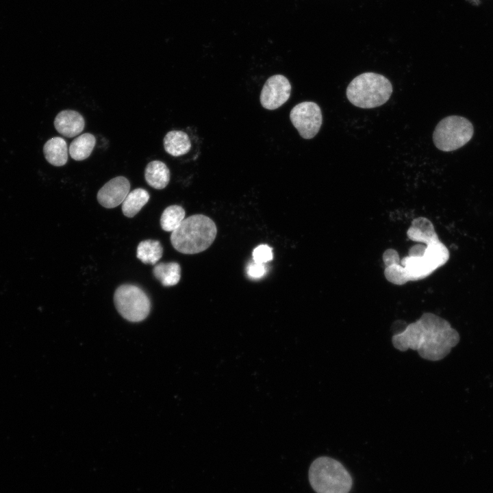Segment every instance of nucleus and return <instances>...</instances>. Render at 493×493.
<instances>
[{"label": "nucleus", "mask_w": 493, "mask_h": 493, "mask_svg": "<svg viewBox=\"0 0 493 493\" xmlns=\"http://www.w3.org/2000/svg\"><path fill=\"white\" fill-rule=\"evenodd\" d=\"M459 340V333L446 320L431 313H425L392 337L396 349L416 351L422 358L430 361L444 359Z\"/></svg>", "instance_id": "f257e3e1"}, {"label": "nucleus", "mask_w": 493, "mask_h": 493, "mask_svg": "<svg viewBox=\"0 0 493 493\" xmlns=\"http://www.w3.org/2000/svg\"><path fill=\"white\" fill-rule=\"evenodd\" d=\"M217 228L214 222L203 214H194L182 221L172 231L173 246L184 254H196L208 249L214 241Z\"/></svg>", "instance_id": "f03ea898"}, {"label": "nucleus", "mask_w": 493, "mask_h": 493, "mask_svg": "<svg viewBox=\"0 0 493 493\" xmlns=\"http://www.w3.org/2000/svg\"><path fill=\"white\" fill-rule=\"evenodd\" d=\"M392 92L391 82L383 75L372 72L355 77L349 84V101L361 108H374L386 103Z\"/></svg>", "instance_id": "7ed1b4c3"}, {"label": "nucleus", "mask_w": 493, "mask_h": 493, "mask_svg": "<svg viewBox=\"0 0 493 493\" xmlns=\"http://www.w3.org/2000/svg\"><path fill=\"white\" fill-rule=\"evenodd\" d=\"M308 477L316 493H349L352 478L344 466L338 460L322 456L311 464Z\"/></svg>", "instance_id": "20e7f679"}, {"label": "nucleus", "mask_w": 493, "mask_h": 493, "mask_svg": "<svg viewBox=\"0 0 493 493\" xmlns=\"http://www.w3.org/2000/svg\"><path fill=\"white\" fill-rule=\"evenodd\" d=\"M474 129L466 118L452 115L442 119L436 125L433 140L443 151H452L465 145L472 137Z\"/></svg>", "instance_id": "39448f33"}, {"label": "nucleus", "mask_w": 493, "mask_h": 493, "mask_svg": "<svg viewBox=\"0 0 493 493\" xmlns=\"http://www.w3.org/2000/svg\"><path fill=\"white\" fill-rule=\"evenodd\" d=\"M114 301L118 313L130 322L145 319L151 309V302L147 294L138 286L123 284L114 292Z\"/></svg>", "instance_id": "423d86ee"}, {"label": "nucleus", "mask_w": 493, "mask_h": 493, "mask_svg": "<svg viewBox=\"0 0 493 493\" xmlns=\"http://www.w3.org/2000/svg\"><path fill=\"white\" fill-rule=\"evenodd\" d=\"M292 124L304 139L313 138L323 123L322 112L312 101H303L292 108L290 112Z\"/></svg>", "instance_id": "0eeeda50"}, {"label": "nucleus", "mask_w": 493, "mask_h": 493, "mask_svg": "<svg viewBox=\"0 0 493 493\" xmlns=\"http://www.w3.org/2000/svg\"><path fill=\"white\" fill-rule=\"evenodd\" d=\"M291 85L282 75H274L265 82L261 90L260 101L262 106L273 110L279 108L289 99Z\"/></svg>", "instance_id": "6e6552de"}, {"label": "nucleus", "mask_w": 493, "mask_h": 493, "mask_svg": "<svg viewBox=\"0 0 493 493\" xmlns=\"http://www.w3.org/2000/svg\"><path fill=\"white\" fill-rule=\"evenodd\" d=\"M130 190V183L123 176H117L105 183L98 191V202L104 207L113 208L123 203Z\"/></svg>", "instance_id": "1a4fd4ad"}, {"label": "nucleus", "mask_w": 493, "mask_h": 493, "mask_svg": "<svg viewBox=\"0 0 493 493\" xmlns=\"http://www.w3.org/2000/svg\"><path fill=\"white\" fill-rule=\"evenodd\" d=\"M55 129L64 137L73 138L80 134L84 129L85 121L82 115L73 110L60 111L54 119Z\"/></svg>", "instance_id": "9d476101"}, {"label": "nucleus", "mask_w": 493, "mask_h": 493, "mask_svg": "<svg viewBox=\"0 0 493 493\" xmlns=\"http://www.w3.org/2000/svg\"><path fill=\"white\" fill-rule=\"evenodd\" d=\"M68 151L65 140L58 136L48 140L43 147L45 159L50 164L55 166H62L66 164Z\"/></svg>", "instance_id": "9b49d317"}, {"label": "nucleus", "mask_w": 493, "mask_h": 493, "mask_svg": "<svg viewBox=\"0 0 493 493\" xmlns=\"http://www.w3.org/2000/svg\"><path fill=\"white\" fill-rule=\"evenodd\" d=\"M144 178L150 186L161 190L164 188L170 181V170L162 161L153 160L146 166Z\"/></svg>", "instance_id": "f8f14e48"}, {"label": "nucleus", "mask_w": 493, "mask_h": 493, "mask_svg": "<svg viewBox=\"0 0 493 493\" xmlns=\"http://www.w3.org/2000/svg\"><path fill=\"white\" fill-rule=\"evenodd\" d=\"M164 150L174 157L187 153L191 148V142L188 134L180 130L168 131L163 139Z\"/></svg>", "instance_id": "ddd939ff"}, {"label": "nucleus", "mask_w": 493, "mask_h": 493, "mask_svg": "<svg viewBox=\"0 0 493 493\" xmlns=\"http://www.w3.org/2000/svg\"><path fill=\"white\" fill-rule=\"evenodd\" d=\"M95 144L96 138L94 135L90 133L82 134L71 142L68 153L74 160H84L90 155Z\"/></svg>", "instance_id": "4468645a"}, {"label": "nucleus", "mask_w": 493, "mask_h": 493, "mask_svg": "<svg viewBox=\"0 0 493 493\" xmlns=\"http://www.w3.org/2000/svg\"><path fill=\"white\" fill-rule=\"evenodd\" d=\"M154 277L164 286L176 285L181 278V266L175 262L155 264L153 269Z\"/></svg>", "instance_id": "2eb2a0df"}, {"label": "nucleus", "mask_w": 493, "mask_h": 493, "mask_svg": "<svg viewBox=\"0 0 493 493\" xmlns=\"http://www.w3.org/2000/svg\"><path fill=\"white\" fill-rule=\"evenodd\" d=\"M149 192L141 188L129 192L122 203V212L129 218L136 215L142 207L149 201Z\"/></svg>", "instance_id": "dca6fc26"}, {"label": "nucleus", "mask_w": 493, "mask_h": 493, "mask_svg": "<svg viewBox=\"0 0 493 493\" xmlns=\"http://www.w3.org/2000/svg\"><path fill=\"white\" fill-rule=\"evenodd\" d=\"M162 254L163 247L158 240H143L137 246L136 257L145 264L155 265Z\"/></svg>", "instance_id": "f3484780"}, {"label": "nucleus", "mask_w": 493, "mask_h": 493, "mask_svg": "<svg viewBox=\"0 0 493 493\" xmlns=\"http://www.w3.org/2000/svg\"><path fill=\"white\" fill-rule=\"evenodd\" d=\"M184 209L177 205L167 207L162 214L160 225L166 231H173L181 225L185 218Z\"/></svg>", "instance_id": "a211bd4d"}, {"label": "nucleus", "mask_w": 493, "mask_h": 493, "mask_svg": "<svg viewBox=\"0 0 493 493\" xmlns=\"http://www.w3.org/2000/svg\"><path fill=\"white\" fill-rule=\"evenodd\" d=\"M252 255L253 261L262 264L272 260L273 257L272 248L266 244H262L254 249Z\"/></svg>", "instance_id": "6ab92c4d"}, {"label": "nucleus", "mask_w": 493, "mask_h": 493, "mask_svg": "<svg viewBox=\"0 0 493 493\" xmlns=\"http://www.w3.org/2000/svg\"><path fill=\"white\" fill-rule=\"evenodd\" d=\"M266 272L264 264L255 261L249 263L246 267V273L249 277L253 279H259L264 276Z\"/></svg>", "instance_id": "aec40b11"}, {"label": "nucleus", "mask_w": 493, "mask_h": 493, "mask_svg": "<svg viewBox=\"0 0 493 493\" xmlns=\"http://www.w3.org/2000/svg\"><path fill=\"white\" fill-rule=\"evenodd\" d=\"M470 2H472V3L475 2L474 3L475 5H478L479 3V0H471Z\"/></svg>", "instance_id": "412c9836"}]
</instances>
